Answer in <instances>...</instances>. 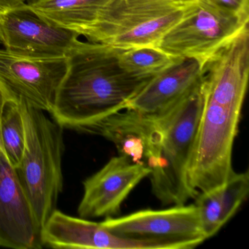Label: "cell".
<instances>
[{
	"label": "cell",
	"mask_w": 249,
	"mask_h": 249,
	"mask_svg": "<svg viewBox=\"0 0 249 249\" xmlns=\"http://www.w3.org/2000/svg\"><path fill=\"white\" fill-rule=\"evenodd\" d=\"M121 49L87 42L70 56L69 69L50 114L63 129L89 133L129 102L153 77L126 72L119 62Z\"/></svg>",
	"instance_id": "obj_1"
},
{
	"label": "cell",
	"mask_w": 249,
	"mask_h": 249,
	"mask_svg": "<svg viewBox=\"0 0 249 249\" xmlns=\"http://www.w3.org/2000/svg\"><path fill=\"white\" fill-rule=\"evenodd\" d=\"M204 103L202 81L173 106L157 113L161 134L148 168L151 190L162 205H182L196 196L188 176Z\"/></svg>",
	"instance_id": "obj_2"
},
{
	"label": "cell",
	"mask_w": 249,
	"mask_h": 249,
	"mask_svg": "<svg viewBox=\"0 0 249 249\" xmlns=\"http://www.w3.org/2000/svg\"><path fill=\"white\" fill-rule=\"evenodd\" d=\"M18 102L24 118L26 141L16 173L42 228L56 209L63 189L64 129L46 112Z\"/></svg>",
	"instance_id": "obj_3"
},
{
	"label": "cell",
	"mask_w": 249,
	"mask_h": 249,
	"mask_svg": "<svg viewBox=\"0 0 249 249\" xmlns=\"http://www.w3.org/2000/svg\"><path fill=\"white\" fill-rule=\"evenodd\" d=\"M187 5L160 0H107L84 37L121 50L157 47Z\"/></svg>",
	"instance_id": "obj_4"
},
{
	"label": "cell",
	"mask_w": 249,
	"mask_h": 249,
	"mask_svg": "<svg viewBox=\"0 0 249 249\" xmlns=\"http://www.w3.org/2000/svg\"><path fill=\"white\" fill-rule=\"evenodd\" d=\"M249 18L221 11L202 0L186 7L182 18L157 47L178 59H194L202 66L231 38L249 26Z\"/></svg>",
	"instance_id": "obj_5"
},
{
	"label": "cell",
	"mask_w": 249,
	"mask_h": 249,
	"mask_svg": "<svg viewBox=\"0 0 249 249\" xmlns=\"http://www.w3.org/2000/svg\"><path fill=\"white\" fill-rule=\"evenodd\" d=\"M101 223L116 235L152 242L161 249H193L207 240L195 203L142 210L119 218L107 217Z\"/></svg>",
	"instance_id": "obj_6"
},
{
	"label": "cell",
	"mask_w": 249,
	"mask_h": 249,
	"mask_svg": "<svg viewBox=\"0 0 249 249\" xmlns=\"http://www.w3.org/2000/svg\"><path fill=\"white\" fill-rule=\"evenodd\" d=\"M70 57L32 56L0 48V85L12 100L51 113Z\"/></svg>",
	"instance_id": "obj_7"
},
{
	"label": "cell",
	"mask_w": 249,
	"mask_h": 249,
	"mask_svg": "<svg viewBox=\"0 0 249 249\" xmlns=\"http://www.w3.org/2000/svg\"><path fill=\"white\" fill-rule=\"evenodd\" d=\"M74 32L51 25L29 5L0 14V45L8 50L43 57H70L84 47Z\"/></svg>",
	"instance_id": "obj_8"
},
{
	"label": "cell",
	"mask_w": 249,
	"mask_h": 249,
	"mask_svg": "<svg viewBox=\"0 0 249 249\" xmlns=\"http://www.w3.org/2000/svg\"><path fill=\"white\" fill-rule=\"evenodd\" d=\"M151 174V170L124 155L110 159L84 181L78 213L84 218L113 217L132 191Z\"/></svg>",
	"instance_id": "obj_9"
},
{
	"label": "cell",
	"mask_w": 249,
	"mask_h": 249,
	"mask_svg": "<svg viewBox=\"0 0 249 249\" xmlns=\"http://www.w3.org/2000/svg\"><path fill=\"white\" fill-rule=\"evenodd\" d=\"M40 231L0 137V247L41 249Z\"/></svg>",
	"instance_id": "obj_10"
},
{
	"label": "cell",
	"mask_w": 249,
	"mask_h": 249,
	"mask_svg": "<svg viewBox=\"0 0 249 249\" xmlns=\"http://www.w3.org/2000/svg\"><path fill=\"white\" fill-rule=\"evenodd\" d=\"M43 246L53 249H161L145 240L124 238L113 234L101 222L53 211L40 231Z\"/></svg>",
	"instance_id": "obj_11"
},
{
	"label": "cell",
	"mask_w": 249,
	"mask_h": 249,
	"mask_svg": "<svg viewBox=\"0 0 249 249\" xmlns=\"http://www.w3.org/2000/svg\"><path fill=\"white\" fill-rule=\"evenodd\" d=\"M203 66L194 59H179L154 75L126 109L144 113L163 111L183 98L203 79Z\"/></svg>",
	"instance_id": "obj_12"
},
{
	"label": "cell",
	"mask_w": 249,
	"mask_h": 249,
	"mask_svg": "<svg viewBox=\"0 0 249 249\" xmlns=\"http://www.w3.org/2000/svg\"><path fill=\"white\" fill-rule=\"evenodd\" d=\"M249 192V173L234 172L219 187L195 196L201 224L207 239L215 235L236 213Z\"/></svg>",
	"instance_id": "obj_13"
},
{
	"label": "cell",
	"mask_w": 249,
	"mask_h": 249,
	"mask_svg": "<svg viewBox=\"0 0 249 249\" xmlns=\"http://www.w3.org/2000/svg\"><path fill=\"white\" fill-rule=\"evenodd\" d=\"M107 0H37L28 5L48 24L84 37Z\"/></svg>",
	"instance_id": "obj_14"
},
{
	"label": "cell",
	"mask_w": 249,
	"mask_h": 249,
	"mask_svg": "<svg viewBox=\"0 0 249 249\" xmlns=\"http://www.w3.org/2000/svg\"><path fill=\"white\" fill-rule=\"evenodd\" d=\"M0 137L7 157L16 168L22 158L26 141L24 118L17 100L11 99L4 107L0 121Z\"/></svg>",
	"instance_id": "obj_15"
},
{
	"label": "cell",
	"mask_w": 249,
	"mask_h": 249,
	"mask_svg": "<svg viewBox=\"0 0 249 249\" xmlns=\"http://www.w3.org/2000/svg\"><path fill=\"white\" fill-rule=\"evenodd\" d=\"M156 46H143L122 50L119 53L121 66L137 76L153 77L178 60Z\"/></svg>",
	"instance_id": "obj_16"
},
{
	"label": "cell",
	"mask_w": 249,
	"mask_h": 249,
	"mask_svg": "<svg viewBox=\"0 0 249 249\" xmlns=\"http://www.w3.org/2000/svg\"><path fill=\"white\" fill-rule=\"evenodd\" d=\"M221 11L249 18V0H202Z\"/></svg>",
	"instance_id": "obj_17"
},
{
	"label": "cell",
	"mask_w": 249,
	"mask_h": 249,
	"mask_svg": "<svg viewBox=\"0 0 249 249\" xmlns=\"http://www.w3.org/2000/svg\"><path fill=\"white\" fill-rule=\"evenodd\" d=\"M27 5L26 0H0V14L21 9Z\"/></svg>",
	"instance_id": "obj_18"
},
{
	"label": "cell",
	"mask_w": 249,
	"mask_h": 249,
	"mask_svg": "<svg viewBox=\"0 0 249 249\" xmlns=\"http://www.w3.org/2000/svg\"><path fill=\"white\" fill-rule=\"evenodd\" d=\"M11 97H10L8 93L5 91V89L0 85V121H1V117H2L4 107H5L7 102L11 100Z\"/></svg>",
	"instance_id": "obj_19"
},
{
	"label": "cell",
	"mask_w": 249,
	"mask_h": 249,
	"mask_svg": "<svg viewBox=\"0 0 249 249\" xmlns=\"http://www.w3.org/2000/svg\"><path fill=\"white\" fill-rule=\"evenodd\" d=\"M160 1H165V2H173V3L187 5L192 3V2H195L196 0H160Z\"/></svg>",
	"instance_id": "obj_20"
},
{
	"label": "cell",
	"mask_w": 249,
	"mask_h": 249,
	"mask_svg": "<svg viewBox=\"0 0 249 249\" xmlns=\"http://www.w3.org/2000/svg\"><path fill=\"white\" fill-rule=\"evenodd\" d=\"M37 0H26V2H27L28 5H30V4L33 3V2H36Z\"/></svg>",
	"instance_id": "obj_21"
}]
</instances>
